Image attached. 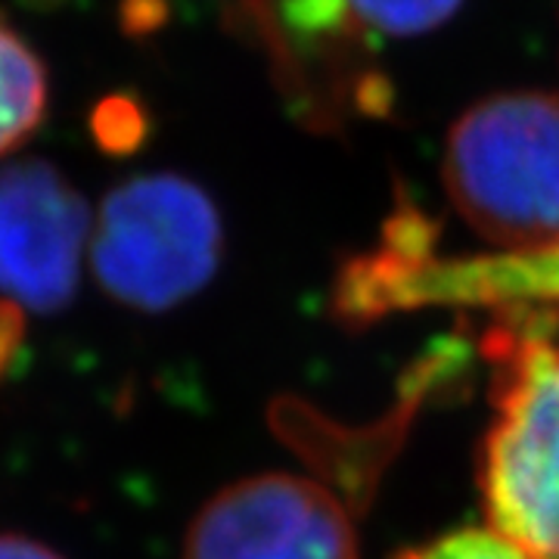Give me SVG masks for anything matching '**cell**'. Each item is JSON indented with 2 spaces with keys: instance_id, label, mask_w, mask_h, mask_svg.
<instances>
[{
  "instance_id": "1",
  "label": "cell",
  "mask_w": 559,
  "mask_h": 559,
  "mask_svg": "<svg viewBox=\"0 0 559 559\" xmlns=\"http://www.w3.org/2000/svg\"><path fill=\"white\" fill-rule=\"evenodd\" d=\"M559 314L495 311L481 333L491 423L479 448L488 528L525 559H559Z\"/></svg>"
},
{
  "instance_id": "2",
  "label": "cell",
  "mask_w": 559,
  "mask_h": 559,
  "mask_svg": "<svg viewBox=\"0 0 559 559\" xmlns=\"http://www.w3.org/2000/svg\"><path fill=\"white\" fill-rule=\"evenodd\" d=\"M330 305L348 330L426 308L559 311V240L535 249L444 255L436 221L404 200L385 218L373 249L342 261Z\"/></svg>"
},
{
  "instance_id": "3",
  "label": "cell",
  "mask_w": 559,
  "mask_h": 559,
  "mask_svg": "<svg viewBox=\"0 0 559 559\" xmlns=\"http://www.w3.org/2000/svg\"><path fill=\"white\" fill-rule=\"evenodd\" d=\"M444 193L498 249L559 240V94L500 91L463 109L444 140Z\"/></svg>"
},
{
  "instance_id": "4",
  "label": "cell",
  "mask_w": 559,
  "mask_h": 559,
  "mask_svg": "<svg viewBox=\"0 0 559 559\" xmlns=\"http://www.w3.org/2000/svg\"><path fill=\"white\" fill-rule=\"evenodd\" d=\"M224 224L197 180L171 171L119 183L94 227V277L138 311H171L218 274Z\"/></svg>"
},
{
  "instance_id": "5",
  "label": "cell",
  "mask_w": 559,
  "mask_h": 559,
  "mask_svg": "<svg viewBox=\"0 0 559 559\" xmlns=\"http://www.w3.org/2000/svg\"><path fill=\"white\" fill-rule=\"evenodd\" d=\"M230 16L259 40L280 94L305 128L342 134L352 121L392 112L395 91L348 0H234Z\"/></svg>"
},
{
  "instance_id": "6",
  "label": "cell",
  "mask_w": 559,
  "mask_h": 559,
  "mask_svg": "<svg viewBox=\"0 0 559 559\" xmlns=\"http://www.w3.org/2000/svg\"><path fill=\"white\" fill-rule=\"evenodd\" d=\"M183 559H360L358 535L336 491L264 473L234 481L190 522Z\"/></svg>"
},
{
  "instance_id": "7",
  "label": "cell",
  "mask_w": 559,
  "mask_h": 559,
  "mask_svg": "<svg viewBox=\"0 0 559 559\" xmlns=\"http://www.w3.org/2000/svg\"><path fill=\"white\" fill-rule=\"evenodd\" d=\"M87 205L44 159L0 165V293L35 314L75 299Z\"/></svg>"
},
{
  "instance_id": "8",
  "label": "cell",
  "mask_w": 559,
  "mask_h": 559,
  "mask_svg": "<svg viewBox=\"0 0 559 559\" xmlns=\"http://www.w3.org/2000/svg\"><path fill=\"white\" fill-rule=\"evenodd\" d=\"M47 69L20 32L0 16V156L22 146L47 116Z\"/></svg>"
},
{
  "instance_id": "9",
  "label": "cell",
  "mask_w": 559,
  "mask_h": 559,
  "mask_svg": "<svg viewBox=\"0 0 559 559\" xmlns=\"http://www.w3.org/2000/svg\"><path fill=\"white\" fill-rule=\"evenodd\" d=\"M358 20L392 38L436 32L463 7V0H348Z\"/></svg>"
},
{
  "instance_id": "10",
  "label": "cell",
  "mask_w": 559,
  "mask_h": 559,
  "mask_svg": "<svg viewBox=\"0 0 559 559\" xmlns=\"http://www.w3.org/2000/svg\"><path fill=\"white\" fill-rule=\"evenodd\" d=\"M94 143L109 156H134L153 134L150 109L134 94H112L91 112Z\"/></svg>"
},
{
  "instance_id": "11",
  "label": "cell",
  "mask_w": 559,
  "mask_h": 559,
  "mask_svg": "<svg viewBox=\"0 0 559 559\" xmlns=\"http://www.w3.org/2000/svg\"><path fill=\"white\" fill-rule=\"evenodd\" d=\"M395 559H525L510 544L503 540L498 532L491 528H454V532H444L439 538L426 540V544H414V547H404Z\"/></svg>"
},
{
  "instance_id": "12",
  "label": "cell",
  "mask_w": 559,
  "mask_h": 559,
  "mask_svg": "<svg viewBox=\"0 0 559 559\" xmlns=\"http://www.w3.org/2000/svg\"><path fill=\"white\" fill-rule=\"evenodd\" d=\"M119 20L131 38L156 35L168 20V0H121Z\"/></svg>"
},
{
  "instance_id": "13",
  "label": "cell",
  "mask_w": 559,
  "mask_h": 559,
  "mask_svg": "<svg viewBox=\"0 0 559 559\" xmlns=\"http://www.w3.org/2000/svg\"><path fill=\"white\" fill-rule=\"evenodd\" d=\"M25 342V314L16 301H0V382L13 373Z\"/></svg>"
},
{
  "instance_id": "14",
  "label": "cell",
  "mask_w": 559,
  "mask_h": 559,
  "mask_svg": "<svg viewBox=\"0 0 559 559\" xmlns=\"http://www.w3.org/2000/svg\"><path fill=\"white\" fill-rule=\"evenodd\" d=\"M0 559H62L50 547L22 535H0Z\"/></svg>"
},
{
  "instance_id": "15",
  "label": "cell",
  "mask_w": 559,
  "mask_h": 559,
  "mask_svg": "<svg viewBox=\"0 0 559 559\" xmlns=\"http://www.w3.org/2000/svg\"><path fill=\"white\" fill-rule=\"evenodd\" d=\"M25 3H35V7H44V3H60V0H25Z\"/></svg>"
},
{
  "instance_id": "16",
  "label": "cell",
  "mask_w": 559,
  "mask_h": 559,
  "mask_svg": "<svg viewBox=\"0 0 559 559\" xmlns=\"http://www.w3.org/2000/svg\"><path fill=\"white\" fill-rule=\"evenodd\" d=\"M230 3H234V0H230Z\"/></svg>"
}]
</instances>
